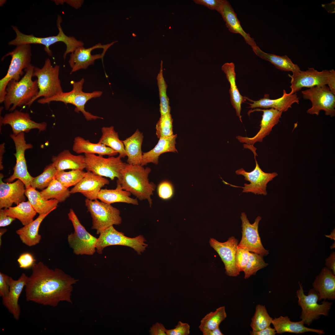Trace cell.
Segmentation results:
<instances>
[{
	"label": "cell",
	"instance_id": "obj_7",
	"mask_svg": "<svg viewBox=\"0 0 335 335\" xmlns=\"http://www.w3.org/2000/svg\"><path fill=\"white\" fill-rule=\"evenodd\" d=\"M85 204L92 219V228L96 230L97 234H100L111 226L121 224L122 219L119 210L111 204L97 199L91 200L87 199Z\"/></svg>",
	"mask_w": 335,
	"mask_h": 335
},
{
	"label": "cell",
	"instance_id": "obj_24",
	"mask_svg": "<svg viewBox=\"0 0 335 335\" xmlns=\"http://www.w3.org/2000/svg\"><path fill=\"white\" fill-rule=\"evenodd\" d=\"M28 279L29 277L24 273L17 280H14L10 277L9 292L7 296L2 297L3 305L17 320L19 319L20 313L19 299Z\"/></svg>",
	"mask_w": 335,
	"mask_h": 335
},
{
	"label": "cell",
	"instance_id": "obj_13",
	"mask_svg": "<svg viewBox=\"0 0 335 335\" xmlns=\"http://www.w3.org/2000/svg\"><path fill=\"white\" fill-rule=\"evenodd\" d=\"M87 171L102 177H109L113 180L121 176V171L125 163L119 156L105 158L102 155L85 154Z\"/></svg>",
	"mask_w": 335,
	"mask_h": 335
},
{
	"label": "cell",
	"instance_id": "obj_18",
	"mask_svg": "<svg viewBox=\"0 0 335 335\" xmlns=\"http://www.w3.org/2000/svg\"><path fill=\"white\" fill-rule=\"evenodd\" d=\"M292 73V75L288 74L291 78L290 94L296 93L303 87L310 88L328 84L330 71L326 69L318 71L313 68H308L305 71L300 70Z\"/></svg>",
	"mask_w": 335,
	"mask_h": 335
},
{
	"label": "cell",
	"instance_id": "obj_62",
	"mask_svg": "<svg viewBox=\"0 0 335 335\" xmlns=\"http://www.w3.org/2000/svg\"><path fill=\"white\" fill-rule=\"evenodd\" d=\"M335 229L333 230L330 234L329 235H325L326 237L330 238L331 239L335 240Z\"/></svg>",
	"mask_w": 335,
	"mask_h": 335
},
{
	"label": "cell",
	"instance_id": "obj_36",
	"mask_svg": "<svg viewBox=\"0 0 335 335\" xmlns=\"http://www.w3.org/2000/svg\"><path fill=\"white\" fill-rule=\"evenodd\" d=\"M252 50L257 56L270 62L279 69L292 72L301 70L298 65L293 63L287 55L280 56L266 53L261 50L257 46Z\"/></svg>",
	"mask_w": 335,
	"mask_h": 335
},
{
	"label": "cell",
	"instance_id": "obj_54",
	"mask_svg": "<svg viewBox=\"0 0 335 335\" xmlns=\"http://www.w3.org/2000/svg\"><path fill=\"white\" fill-rule=\"evenodd\" d=\"M166 329L163 324L157 322L150 328V334L151 335H167Z\"/></svg>",
	"mask_w": 335,
	"mask_h": 335
},
{
	"label": "cell",
	"instance_id": "obj_34",
	"mask_svg": "<svg viewBox=\"0 0 335 335\" xmlns=\"http://www.w3.org/2000/svg\"><path fill=\"white\" fill-rule=\"evenodd\" d=\"M25 195L33 208L39 215L51 212L56 208L59 203L54 199H46L40 192L31 186L26 188Z\"/></svg>",
	"mask_w": 335,
	"mask_h": 335
},
{
	"label": "cell",
	"instance_id": "obj_46",
	"mask_svg": "<svg viewBox=\"0 0 335 335\" xmlns=\"http://www.w3.org/2000/svg\"><path fill=\"white\" fill-rule=\"evenodd\" d=\"M268 264L265 262L263 257L257 253L250 252L249 259L243 272L244 278L247 279L256 275L259 270L267 266Z\"/></svg>",
	"mask_w": 335,
	"mask_h": 335
},
{
	"label": "cell",
	"instance_id": "obj_50",
	"mask_svg": "<svg viewBox=\"0 0 335 335\" xmlns=\"http://www.w3.org/2000/svg\"><path fill=\"white\" fill-rule=\"evenodd\" d=\"M190 326L187 323L178 322L175 328L165 330L167 335H188L190 333Z\"/></svg>",
	"mask_w": 335,
	"mask_h": 335
},
{
	"label": "cell",
	"instance_id": "obj_35",
	"mask_svg": "<svg viewBox=\"0 0 335 335\" xmlns=\"http://www.w3.org/2000/svg\"><path fill=\"white\" fill-rule=\"evenodd\" d=\"M50 213L39 215L33 221L16 230V233L23 243L31 247L39 243L42 238L41 235L38 233L40 225Z\"/></svg>",
	"mask_w": 335,
	"mask_h": 335
},
{
	"label": "cell",
	"instance_id": "obj_42",
	"mask_svg": "<svg viewBox=\"0 0 335 335\" xmlns=\"http://www.w3.org/2000/svg\"><path fill=\"white\" fill-rule=\"evenodd\" d=\"M273 319L269 315L265 306L257 305L254 315L251 319L250 326L252 331H259L270 326Z\"/></svg>",
	"mask_w": 335,
	"mask_h": 335
},
{
	"label": "cell",
	"instance_id": "obj_8",
	"mask_svg": "<svg viewBox=\"0 0 335 335\" xmlns=\"http://www.w3.org/2000/svg\"><path fill=\"white\" fill-rule=\"evenodd\" d=\"M60 66H53L50 60L47 58L42 68L35 67L33 77L37 78L39 92L34 102L41 97L47 98L63 92L59 78Z\"/></svg>",
	"mask_w": 335,
	"mask_h": 335
},
{
	"label": "cell",
	"instance_id": "obj_10",
	"mask_svg": "<svg viewBox=\"0 0 335 335\" xmlns=\"http://www.w3.org/2000/svg\"><path fill=\"white\" fill-rule=\"evenodd\" d=\"M299 288L296 292L298 298V303L302 308L300 317L304 324L310 325L315 320L318 319L320 315L328 316L332 303L323 301L322 304L317 303L319 300L318 293L313 289H310L307 295H306L302 284L298 282Z\"/></svg>",
	"mask_w": 335,
	"mask_h": 335
},
{
	"label": "cell",
	"instance_id": "obj_53",
	"mask_svg": "<svg viewBox=\"0 0 335 335\" xmlns=\"http://www.w3.org/2000/svg\"><path fill=\"white\" fill-rule=\"evenodd\" d=\"M223 0H194L196 4L205 6L212 10L219 12Z\"/></svg>",
	"mask_w": 335,
	"mask_h": 335
},
{
	"label": "cell",
	"instance_id": "obj_16",
	"mask_svg": "<svg viewBox=\"0 0 335 335\" xmlns=\"http://www.w3.org/2000/svg\"><path fill=\"white\" fill-rule=\"evenodd\" d=\"M240 218L242 221V236L238 244L237 248H245L263 257L267 255L269 253V250L265 249L263 246L258 232V225L261 219V217L257 216L254 222L251 224L246 213L243 212L241 213Z\"/></svg>",
	"mask_w": 335,
	"mask_h": 335
},
{
	"label": "cell",
	"instance_id": "obj_25",
	"mask_svg": "<svg viewBox=\"0 0 335 335\" xmlns=\"http://www.w3.org/2000/svg\"><path fill=\"white\" fill-rule=\"evenodd\" d=\"M218 12L221 15L230 32L240 34L252 50L257 46L254 39L243 29L236 13L228 1L223 0Z\"/></svg>",
	"mask_w": 335,
	"mask_h": 335
},
{
	"label": "cell",
	"instance_id": "obj_26",
	"mask_svg": "<svg viewBox=\"0 0 335 335\" xmlns=\"http://www.w3.org/2000/svg\"><path fill=\"white\" fill-rule=\"evenodd\" d=\"M265 95L264 98H261L259 100L255 101L251 100L247 97L246 99L252 102L248 103L250 106L249 108L252 109L259 107L264 108H271L282 112L287 111L289 108H292V105L294 103L299 104V98L296 93L290 94L286 93L284 89L283 95L281 97L275 99H270L268 98L267 94Z\"/></svg>",
	"mask_w": 335,
	"mask_h": 335
},
{
	"label": "cell",
	"instance_id": "obj_29",
	"mask_svg": "<svg viewBox=\"0 0 335 335\" xmlns=\"http://www.w3.org/2000/svg\"><path fill=\"white\" fill-rule=\"evenodd\" d=\"M221 69L226 75V77L230 85L229 92L230 95L231 104L235 109L236 114L242 122L241 115V104L246 100V96H243L240 93L236 83V74L235 66L233 62L226 63L221 67Z\"/></svg>",
	"mask_w": 335,
	"mask_h": 335
},
{
	"label": "cell",
	"instance_id": "obj_51",
	"mask_svg": "<svg viewBox=\"0 0 335 335\" xmlns=\"http://www.w3.org/2000/svg\"><path fill=\"white\" fill-rule=\"evenodd\" d=\"M35 260L33 255L28 252L21 254L18 258L17 261L20 268L27 269L32 267Z\"/></svg>",
	"mask_w": 335,
	"mask_h": 335
},
{
	"label": "cell",
	"instance_id": "obj_41",
	"mask_svg": "<svg viewBox=\"0 0 335 335\" xmlns=\"http://www.w3.org/2000/svg\"><path fill=\"white\" fill-rule=\"evenodd\" d=\"M40 192L46 199H54L59 202L65 201L71 194L69 189L63 186L55 178L47 188Z\"/></svg>",
	"mask_w": 335,
	"mask_h": 335
},
{
	"label": "cell",
	"instance_id": "obj_5",
	"mask_svg": "<svg viewBox=\"0 0 335 335\" xmlns=\"http://www.w3.org/2000/svg\"><path fill=\"white\" fill-rule=\"evenodd\" d=\"M84 82V79L83 78L78 81H72L71 83L73 89L71 91L66 92H62L49 98H42L38 100V102L42 104L55 101L61 102L65 104H71L75 107L74 111L78 112H81L88 121L103 119V118L93 115L85 109V106L87 102L92 98L100 96L102 92L101 91H94L91 92H83V88Z\"/></svg>",
	"mask_w": 335,
	"mask_h": 335
},
{
	"label": "cell",
	"instance_id": "obj_11",
	"mask_svg": "<svg viewBox=\"0 0 335 335\" xmlns=\"http://www.w3.org/2000/svg\"><path fill=\"white\" fill-rule=\"evenodd\" d=\"M146 240L142 235L134 238H130L124 235L111 226L101 233L96 243L97 252L101 254L104 248L108 246L119 245L128 247L133 248L138 254H141L146 250L148 244Z\"/></svg>",
	"mask_w": 335,
	"mask_h": 335
},
{
	"label": "cell",
	"instance_id": "obj_17",
	"mask_svg": "<svg viewBox=\"0 0 335 335\" xmlns=\"http://www.w3.org/2000/svg\"><path fill=\"white\" fill-rule=\"evenodd\" d=\"M255 159L256 166L252 171L247 172L242 168L235 171L236 174L243 176L244 179L249 181L250 184L245 183L244 187H240L231 185L223 180V182L225 184L230 185L232 187L242 188L243 192H251L255 194L266 195L267 194L266 191L267 184L277 176L278 174L275 172L268 173L264 172L260 167L255 156Z\"/></svg>",
	"mask_w": 335,
	"mask_h": 335
},
{
	"label": "cell",
	"instance_id": "obj_1",
	"mask_svg": "<svg viewBox=\"0 0 335 335\" xmlns=\"http://www.w3.org/2000/svg\"><path fill=\"white\" fill-rule=\"evenodd\" d=\"M32 269L25 287L27 301L53 307L60 302L72 303L73 285L78 280L61 269H50L41 261L34 263Z\"/></svg>",
	"mask_w": 335,
	"mask_h": 335
},
{
	"label": "cell",
	"instance_id": "obj_19",
	"mask_svg": "<svg viewBox=\"0 0 335 335\" xmlns=\"http://www.w3.org/2000/svg\"><path fill=\"white\" fill-rule=\"evenodd\" d=\"M210 246L218 253L223 262L226 274L229 276L236 277L239 275L236 266L235 257L238 241L234 236L229 238L224 242H221L213 238L209 240Z\"/></svg>",
	"mask_w": 335,
	"mask_h": 335
},
{
	"label": "cell",
	"instance_id": "obj_33",
	"mask_svg": "<svg viewBox=\"0 0 335 335\" xmlns=\"http://www.w3.org/2000/svg\"><path fill=\"white\" fill-rule=\"evenodd\" d=\"M72 149L77 154H97L102 156L107 155L109 157L114 156L118 154L115 151L103 144L92 143L79 136L75 138Z\"/></svg>",
	"mask_w": 335,
	"mask_h": 335
},
{
	"label": "cell",
	"instance_id": "obj_47",
	"mask_svg": "<svg viewBox=\"0 0 335 335\" xmlns=\"http://www.w3.org/2000/svg\"><path fill=\"white\" fill-rule=\"evenodd\" d=\"M173 119L170 113L161 115L156 125V134L159 139L162 137L172 136Z\"/></svg>",
	"mask_w": 335,
	"mask_h": 335
},
{
	"label": "cell",
	"instance_id": "obj_61",
	"mask_svg": "<svg viewBox=\"0 0 335 335\" xmlns=\"http://www.w3.org/2000/svg\"><path fill=\"white\" fill-rule=\"evenodd\" d=\"M224 334L220 330L218 326L215 329L210 331L203 334V335H223Z\"/></svg>",
	"mask_w": 335,
	"mask_h": 335
},
{
	"label": "cell",
	"instance_id": "obj_39",
	"mask_svg": "<svg viewBox=\"0 0 335 335\" xmlns=\"http://www.w3.org/2000/svg\"><path fill=\"white\" fill-rule=\"evenodd\" d=\"M102 136L98 143L109 147L119 154L121 158L127 156L123 141L119 139L118 133L113 126L103 127L101 129Z\"/></svg>",
	"mask_w": 335,
	"mask_h": 335
},
{
	"label": "cell",
	"instance_id": "obj_55",
	"mask_svg": "<svg viewBox=\"0 0 335 335\" xmlns=\"http://www.w3.org/2000/svg\"><path fill=\"white\" fill-rule=\"evenodd\" d=\"M15 218L6 215L3 209H0V227H5L10 225Z\"/></svg>",
	"mask_w": 335,
	"mask_h": 335
},
{
	"label": "cell",
	"instance_id": "obj_15",
	"mask_svg": "<svg viewBox=\"0 0 335 335\" xmlns=\"http://www.w3.org/2000/svg\"><path fill=\"white\" fill-rule=\"evenodd\" d=\"M10 137L13 141L16 148V153L14 155L16 158V163L13 168V174L6 181L11 183L16 179L21 180L26 188L31 186L34 177L29 172L25 158V151L33 148V145L26 143L24 132H21L16 135L11 134Z\"/></svg>",
	"mask_w": 335,
	"mask_h": 335
},
{
	"label": "cell",
	"instance_id": "obj_2",
	"mask_svg": "<svg viewBox=\"0 0 335 335\" xmlns=\"http://www.w3.org/2000/svg\"><path fill=\"white\" fill-rule=\"evenodd\" d=\"M149 167L141 165L125 163L121 171V176L117 181V187L130 193L141 201L146 200L151 207L153 195L156 185L150 182L149 175L151 172Z\"/></svg>",
	"mask_w": 335,
	"mask_h": 335
},
{
	"label": "cell",
	"instance_id": "obj_22",
	"mask_svg": "<svg viewBox=\"0 0 335 335\" xmlns=\"http://www.w3.org/2000/svg\"><path fill=\"white\" fill-rule=\"evenodd\" d=\"M3 175L0 174V209L7 208L14 203L17 205L25 200V185L20 180L13 183L2 181Z\"/></svg>",
	"mask_w": 335,
	"mask_h": 335
},
{
	"label": "cell",
	"instance_id": "obj_21",
	"mask_svg": "<svg viewBox=\"0 0 335 335\" xmlns=\"http://www.w3.org/2000/svg\"><path fill=\"white\" fill-rule=\"evenodd\" d=\"M254 111L263 112L259 131L256 135L252 137L240 136L236 137L240 142L252 146L257 142H262L263 138L269 134L273 127L279 122L283 113L271 108L269 109H255L249 111V113Z\"/></svg>",
	"mask_w": 335,
	"mask_h": 335
},
{
	"label": "cell",
	"instance_id": "obj_49",
	"mask_svg": "<svg viewBox=\"0 0 335 335\" xmlns=\"http://www.w3.org/2000/svg\"><path fill=\"white\" fill-rule=\"evenodd\" d=\"M250 252L247 249L241 248H237L235 260L237 267L240 272L243 271L248 262Z\"/></svg>",
	"mask_w": 335,
	"mask_h": 335
},
{
	"label": "cell",
	"instance_id": "obj_40",
	"mask_svg": "<svg viewBox=\"0 0 335 335\" xmlns=\"http://www.w3.org/2000/svg\"><path fill=\"white\" fill-rule=\"evenodd\" d=\"M226 317L225 306L220 307L215 311L207 314L201 319L199 328L203 335L219 326Z\"/></svg>",
	"mask_w": 335,
	"mask_h": 335
},
{
	"label": "cell",
	"instance_id": "obj_48",
	"mask_svg": "<svg viewBox=\"0 0 335 335\" xmlns=\"http://www.w3.org/2000/svg\"><path fill=\"white\" fill-rule=\"evenodd\" d=\"M159 196L161 199L168 200L172 198L174 194V188L170 181L164 180L161 182L157 187Z\"/></svg>",
	"mask_w": 335,
	"mask_h": 335
},
{
	"label": "cell",
	"instance_id": "obj_56",
	"mask_svg": "<svg viewBox=\"0 0 335 335\" xmlns=\"http://www.w3.org/2000/svg\"><path fill=\"white\" fill-rule=\"evenodd\" d=\"M53 1L56 5L62 4L64 3H66L73 7L77 9L80 8L84 2V1L82 0H53Z\"/></svg>",
	"mask_w": 335,
	"mask_h": 335
},
{
	"label": "cell",
	"instance_id": "obj_45",
	"mask_svg": "<svg viewBox=\"0 0 335 335\" xmlns=\"http://www.w3.org/2000/svg\"><path fill=\"white\" fill-rule=\"evenodd\" d=\"M163 63L162 60H161L160 71L157 77L160 100L159 110L161 115L170 113L171 111L169 99L166 93L167 85L163 75Z\"/></svg>",
	"mask_w": 335,
	"mask_h": 335
},
{
	"label": "cell",
	"instance_id": "obj_58",
	"mask_svg": "<svg viewBox=\"0 0 335 335\" xmlns=\"http://www.w3.org/2000/svg\"><path fill=\"white\" fill-rule=\"evenodd\" d=\"M326 267L335 275V252H333L329 256L325 259Z\"/></svg>",
	"mask_w": 335,
	"mask_h": 335
},
{
	"label": "cell",
	"instance_id": "obj_31",
	"mask_svg": "<svg viewBox=\"0 0 335 335\" xmlns=\"http://www.w3.org/2000/svg\"><path fill=\"white\" fill-rule=\"evenodd\" d=\"M272 324L276 333L282 334L284 333L300 334L306 332H313L321 335L324 334L323 330L310 328L305 327L304 323L301 320L298 322H293L288 316H280L273 319Z\"/></svg>",
	"mask_w": 335,
	"mask_h": 335
},
{
	"label": "cell",
	"instance_id": "obj_44",
	"mask_svg": "<svg viewBox=\"0 0 335 335\" xmlns=\"http://www.w3.org/2000/svg\"><path fill=\"white\" fill-rule=\"evenodd\" d=\"M86 172L83 170H72L68 172L58 171L55 178L66 188L75 186L85 176Z\"/></svg>",
	"mask_w": 335,
	"mask_h": 335
},
{
	"label": "cell",
	"instance_id": "obj_9",
	"mask_svg": "<svg viewBox=\"0 0 335 335\" xmlns=\"http://www.w3.org/2000/svg\"><path fill=\"white\" fill-rule=\"evenodd\" d=\"M68 215L74 229V233L68 234L67 237L69 246L74 253L77 255H93L96 251L97 238L86 230L72 208H70Z\"/></svg>",
	"mask_w": 335,
	"mask_h": 335
},
{
	"label": "cell",
	"instance_id": "obj_28",
	"mask_svg": "<svg viewBox=\"0 0 335 335\" xmlns=\"http://www.w3.org/2000/svg\"><path fill=\"white\" fill-rule=\"evenodd\" d=\"M176 134L168 137H162L159 139L158 142L151 150L143 153L141 165L144 166L148 163L156 165L159 163L160 155L168 152H178L175 147Z\"/></svg>",
	"mask_w": 335,
	"mask_h": 335
},
{
	"label": "cell",
	"instance_id": "obj_12",
	"mask_svg": "<svg viewBox=\"0 0 335 335\" xmlns=\"http://www.w3.org/2000/svg\"><path fill=\"white\" fill-rule=\"evenodd\" d=\"M302 93L303 99L310 100L312 103L307 113L318 115L322 110L326 115L335 116V96L326 85L309 88Z\"/></svg>",
	"mask_w": 335,
	"mask_h": 335
},
{
	"label": "cell",
	"instance_id": "obj_30",
	"mask_svg": "<svg viewBox=\"0 0 335 335\" xmlns=\"http://www.w3.org/2000/svg\"><path fill=\"white\" fill-rule=\"evenodd\" d=\"M51 161L57 171L67 169L83 170L86 168L85 155H74L67 150L56 156H53Z\"/></svg>",
	"mask_w": 335,
	"mask_h": 335
},
{
	"label": "cell",
	"instance_id": "obj_6",
	"mask_svg": "<svg viewBox=\"0 0 335 335\" xmlns=\"http://www.w3.org/2000/svg\"><path fill=\"white\" fill-rule=\"evenodd\" d=\"M31 47L30 44L20 45L12 51L6 54L2 60L8 56L11 57V63L6 75L0 80V103L3 102L6 89L9 82L13 80L19 81L23 74V70L31 64Z\"/></svg>",
	"mask_w": 335,
	"mask_h": 335
},
{
	"label": "cell",
	"instance_id": "obj_59",
	"mask_svg": "<svg viewBox=\"0 0 335 335\" xmlns=\"http://www.w3.org/2000/svg\"><path fill=\"white\" fill-rule=\"evenodd\" d=\"M330 74L329 76L328 85L331 91L335 94V71L334 69L330 70Z\"/></svg>",
	"mask_w": 335,
	"mask_h": 335
},
{
	"label": "cell",
	"instance_id": "obj_57",
	"mask_svg": "<svg viewBox=\"0 0 335 335\" xmlns=\"http://www.w3.org/2000/svg\"><path fill=\"white\" fill-rule=\"evenodd\" d=\"M276 333L274 328L268 326L261 330L257 331H250L251 335H275Z\"/></svg>",
	"mask_w": 335,
	"mask_h": 335
},
{
	"label": "cell",
	"instance_id": "obj_52",
	"mask_svg": "<svg viewBox=\"0 0 335 335\" xmlns=\"http://www.w3.org/2000/svg\"><path fill=\"white\" fill-rule=\"evenodd\" d=\"M10 277L2 272H0V296H6L9 290Z\"/></svg>",
	"mask_w": 335,
	"mask_h": 335
},
{
	"label": "cell",
	"instance_id": "obj_38",
	"mask_svg": "<svg viewBox=\"0 0 335 335\" xmlns=\"http://www.w3.org/2000/svg\"><path fill=\"white\" fill-rule=\"evenodd\" d=\"M3 210L6 215L18 219L24 226L33 221L37 213L29 201L23 202L15 207L4 208Z\"/></svg>",
	"mask_w": 335,
	"mask_h": 335
},
{
	"label": "cell",
	"instance_id": "obj_60",
	"mask_svg": "<svg viewBox=\"0 0 335 335\" xmlns=\"http://www.w3.org/2000/svg\"><path fill=\"white\" fill-rule=\"evenodd\" d=\"M5 151V143H3L0 145V169L2 170L3 168V166L2 165V160L3 159V155Z\"/></svg>",
	"mask_w": 335,
	"mask_h": 335
},
{
	"label": "cell",
	"instance_id": "obj_37",
	"mask_svg": "<svg viewBox=\"0 0 335 335\" xmlns=\"http://www.w3.org/2000/svg\"><path fill=\"white\" fill-rule=\"evenodd\" d=\"M131 194L122 189L116 187L115 189H101L98 195V199L105 203H112L121 202L138 205L137 198L130 196Z\"/></svg>",
	"mask_w": 335,
	"mask_h": 335
},
{
	"label": "cell",
	"instance_id": "obj_27",
	"mask_svg": "<svg viewBox=\"0 0 335 335\" xmlns=\"http://www.w3.org/2000/svg\"><path fill=\"white\" fill-rule=\"evenodd\" d=\"M318 293L319 300L335 299V276L326 267H323L312 284Z\"/></svg>",
	"mask_w": 335,
	"mask_h": 335
},
{
	"label": "cell",
	"instance_id": "obj_14",
	"mask_svg": "<svg viewBox=\"0 0 335 335\" xmlns=\"http://www.w3.org/2000/svg\"><path fill=\"white\" fill-rule=\"evenodd\" d=\"M117 42L115 41L105 45L98 43L88 48L83 46L77 48L70 55L69 63L71 68L70 74L80 69H87L90 65H93L96 60L101 59L103 62V56L107 49Z\"/></svg>",
	"mask_w": 335,
	"mask_h": 335
},
{
	"label": "cell",
	"instance_id": "obj_32",
	"mask_svg": "<svg viewBox=\"0 0 335 335\" xmlns=\"http://www.w3.org/2000/svg\"><path fill=\"white\" fill-rule=\"evenodd\" d=\"M143 138V133L137 129L132 136L123 141L128 164L141 165L143 155L141 145Z\"/></svg>",
	"mask_w": 335,
	"mask_h": 335
},
{
	"label": "cell",
	"instance_id": "obj_23",
	"mask_svg": "<svg viewBox=\"0 0 335 335\" xmlns=\"http://www.w3.org/2000/svg\"><path fill=\"white\" fill-rule=\"evenodd\" d=\"M109 183L107 179L87 171L85 176L70 192L71 194L81 193L86 199L94 200L98 199V195L101 188Z\"/></svg>",
	"mask_w": 335,
	"mask_h": 335
},
{
	"label": "cell",
	"instance_id": "obj_43",
	"mask_svg": "<svg viewBox=\"0 0 335 335\" xmlns=\"http://www.w3.org/2000/svg\"><path fill=\"white\" fill-rule=\"evenodd\" d=\"M57 172L53 163L50 164L45 167L42 173L33 178L31 186L35 189H44L54 179Z\"/></svg>",
	"mask_w": 335,
	"mask_h": 335
},
{
	"label": "cell",
	"instance_id": "obj_4",
	"mask_svg": "<svg viewBox=\"0 0 335 335\" xmlns=\"http://www.w3.org/2000/svg\"><path fill=\"white\" fill-rule=\"evenodd\" d=\"M62 19L60 15H58L56 25L59 30L58 34L56 36H50L46 37H38L33 34L27 35L23 34L15 26H11L12 29L15 32L16 38L8 43L9 45L17 46L25 44H40L45 46L44 50L50 56H52V54L49 47L51 45L58 42H62L66 46V49L63 54L64 59L69 53H73L78 47L84 46V42L81 40L77 39L74 37L68 36L64 32L61 26Z\"/></svg>",
	"mask_w": 335,
	"mask_h": 335
},
{
	"label": "cell",
	"instance_id": "obj_3",
	"mask_svg": "<svg viewBox=\"0 0 335 335\" xmlns=\"http://www.w3.org/2000/svg\"><path fill=\"white\" fill-rule=\"evenodd\" d=\"M34 67L31 65L25 69V74L19 81L9 82L3 101L6 109L11 112L17 107H29L34 102L39 92L37 80L32 79Z\"/></svg>",
	"mask_w": 335,
	"mask_h": 335
},
{
	"label": "cell",
	"instance_id": "obj_63",
	"mask_svg": "<svg viewBox=\"0 0 335 335\" xmlns=\"http://www.w3.org/2000/svg\"><path fill=\"white\" fill-rule=\"evenodd\" d=\"M7 230L5 229H1L0 230V245H1L2 244V240L1 237L2 235L4 234V233L7 231Z\"/></svg>",
	"mask_w": 335,
	"mask_h": 335
},
{
	"label": "cell",
	"instance_id": "obj_20",
	"mask_svg": "<svg viewBox=\"0 0 335 335\" xmlns=\"http://www.w3.org/2000/svg\"><path fill=\"white\" fill-rule=\"evenodd\" d=\"M0 128L3 124H9L12 128L13 134L16 135L21 132H28L33 129L39 132L45 130L47 124L45 122L37 123L31 120L29 114L16 109L6 114L4 117L0 116Z\"/></svg>",
	"mask_w": 335,
	"mask_h": 335
}]
</instances>
